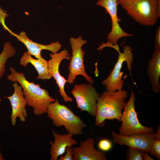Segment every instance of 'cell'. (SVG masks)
I'll return each mask as SVG.
<instances>
[{
	"label": "cell",
	"mask_w": 160,
	"mask_h": 160,
	"mask_svg": "<svg viewBox=\"0 0 160 160\" xmlns=\"http://www.w3.org/2000/svg\"><path fill=\"white\" fill-rule=\"evenodd\" d=\"M9 69L11 73L7 76V79L12 82H17L21 85L27 104L33 108L34 114L39 116L46 113L49 105L55 100L39 84L27 80L24 73L17 71L12 67Z\"/></svg>",
	"instance_id": "obj_1"
},
{
	"label": "cell",
	"mask_w": 160,
	"mask_h": 160,
	"mask_svg": "<svg viewBox=\"0 0 160 160\" xmlns=\"http://www.w3.org/2000/svg\"><path fill=\"white\" fill-rule=\"evenodd\" d=\"M128 94L127 91L124 89L114 92L106 90L102 93L97 102L95 125L104 127L106 119H116L121 121L122 111Z\"/></svg>",
	"instance_id": "obj_2"
},
{
	"label": "cell",
	"mask_w": 160,
	"mask_h": 160,
	"mask_svg": "<svg viewBox=\"0 0 160 160\" xmlns=\"http://www.w3.org/2000/svg\"><path fill=\"white\" fill-rule=\"evenodd\" d=\"M56 127L63 126L68 133L72 135H81L87 125L78 116L56 99L49 105L47 113Z\"/></svg>",
	"instance_id": "obj_3"
},
{
	"label": "cell",
	"mask_w": 160,
	"mask_h": 160,
	"mask_svg": "<svg viewBox=\"0 0 160 160\" xmlns=\"http://www.w3.org/2000/svg\"><path fill=\"white\" fill-rule=\"evenodd\" d=\"M105 47L112 48L118 53L119 55L117 61L113 69L105 79L102 81V83L105 86L106 90L110 92H114L122 90L124 84V80L122 79L123 72L121 71L122 64L124 61L126 62L127 68L129 73H131L133 63V55L132 52V48L127 45L123 47V52H121L118 44L113 45L108 42L104 43L100 45L97 48L99 51Z\"/></svg>",
	"instance_id": "obj_4"
},
{
	"label": "cell",
	"mask_w": 160,
	"mask_h": 160,
	"mask_svg": "<svg viewBox=\"0 0 160 160\" xmlns=\"http://www.w3.org/2000/svg\"><path fill=\"white\" fill-rule=\"evenodd\" d=\"M121 6L141 25H153L160 17V0H133Z\"/></svg>",
	"instance_id": "obj_5"
},
{
	"label": "cell",
	"mask_w": 160,
	"mask_h": 160,
	"mask_svg": "<svg viewBox=\"0 0 160 160\" xmlns=\"http://www.w3.org/2000/svg\"><path fill=\"white\" fill-rule=\"evenodd\" d=\"M135 97L131 90L129 100L125 103L124 112L121 119L122 124L119 129V134L129 136L138 133H153L154 129L152 127L145 126L139 122L136 112L134 104Z\"/></svg>",
	"instance_id": "obj_6"
},
{
	"label": "cell",
	"mask_w": 160,
	"mask_h": 160,
	"mask_svg": "<svg viewBox=\"0 0 160 160\" xmlns=\"http://www.w3.org/2000/svg\"><path fill=\"white\" fill-rule=\"evenodd\" d=\"M70 42L72 50V56L68 67L69 71L67 82L70 84H73L77 76L80 75L84 76L91 84H94L92 78L86 73L84 63L85 52L82 49V47L87 41L80 36L77 38L71 37Z\"/></svg>",
	"instance_id": "obj_7"
},
{
	"label": "cell",
	"mask_w": 160,
	"mask_h": 160,
	"mask_svg": "<svg viewBox=\"0 0 160 160\" xmlns=\"http://www.w3.org/2000/svg\"><path fill=\"white\" fill-rule=\"evenodd\" d=\"M71 93L75 99L78 108L81 111L87 112L92 116H96L97 102L100 95L92 84H76Z\"/></svg>",
	"instance_id": "obj_8"
},
{
	"label": "cell",
	"mask_w": 160,
	"mask_h": 160,
	"mask_svg": "<svg viewBox=\"0 0 160 160\" xmlns=\"http://www.w3.org/2000/svg\"><path fill=\"white\" fill-rule=\"evenodd\" d=\"M111 134L114 143L137 148L149 153L153 141L157 138H160V126H158L156 133H138L125 136L112 131Z\"/></svg>",
	"instance_id": "obj_9"
},
{
	"label": "cell",
	"mask_w": 160,
	"mask_h": 160,
	"mask_svg": "<svg viewBox=\"0 0 160 160\" xmlns=\"http://www.w3.org/2000/svg\"><path fill=\"white\" fill-rule=\"evenodd\" d=\"M96 4L104 8L106 12L110 15L112 21V28L108 34V42L113 44H117L118 40L125 37L132 36V33L124 31L119 24V20L117 16V0H98Z\"/></svg>",
	"instance_id": "obj_10"
},
{
	"label": "cell",
	"mask_w": 160,
	"mask_h": 160,
	"mask_svg": "<svg viewBox=\"0 0 160 160\" xmlns=\"http://www.w3.org/2000/svg\"><path fill=\"white\" fill-rule=\"evenodd\" d=\"M51 59L48 61V71L52 77L53 78L59 88V92L65 102H72L73 98L68 96L66 93L64 89L65 85L67 82V79L62 76L59 71L60 64L63 60L66 59L70 60L68 51L65 49L59 53H51Z\"/></svg>",
	"instance_id": "obj_11"
},
{
	"label": "cell",
	"mask_w": 160,
	"mask_h": 160,
	"mask_svg": "<svg viewBox=\"0 0 160 160\" xmlns=\"http://www.w3.org/2000/svg\"><path fill=\"white\" fill-rule=\"evenodd\" d=\"M12 84L14 89L13 93L11 96L3 97L8 99L11 103L12 109L11 121L12 125L14 126L17 117L20 121L25 122L28 113L26 109L27 102L23 95L22 87L16 81L14 82Z\"/></svg>",
	"instance_id": "obj_12"
},
{
	"label": "cell",
	"mask_w": 160,
	"mask_h": 160,
	"mask_svg": "<svg viewBox=\"0 0 160 160\" xmlns=\"http://www.w3.org/2000/svg\"><path fill=\"white\" fill-rule=\"evenodd\" d=\"M6 30L11 35L16 37L18 40L23 43L26 47L29 53L37 59L43 58L41 53L43 50H49L52 53H57L62 47L61 44L58 41L52 42L47 45L41 44L30 39L24 31H23L19 34H17L12 32L8 27Z\"/></svg>",
	"instance_id": "obj_13"
},
{
	"label": "cell",
	"mask_w": 160,
	"mask_h": 160,
	"mask_svg": "<svg viewBox=\"0 0 160 160\" xmlns=\"http://www.w3.org/2000/svg\"><path fill=\"white\" fill-rule=\"evenodd\" d=\"M95 143L94 138L89 137L81 141L78 147H73L74 160H106L105 152L95 148Z\"/></svg>",
	"instance_id": "obj_14"
},
{
	"label": "cell",
	"mask_w": 160,
	"mask_h": 160,
	"mask_svg": "<svg viewBox=\"0 0 160 160\" xmlns=\"http://www.w3.org/2000/svg\"><path fill=\"white\" fill-rule=\"evenodd\" d=\"M52 133L54 140V142H49L51 145L49 152L51 160H57L60 156L65 153L67 147L77 144L76 140L72 138L73 135L70 134H61L53 130Z\"/></svg>",
	"instance_id": "obj_15"
},
{
	"label": "cell",
	"mask_w": 160,
	"mask_h": 160,
	"mask_svg": "<svg viewBox=\"0 0 160 160\" xmlns=\"http://www.w3.org/2000/svg\"><path fill=\"white\" fill-rule=\"evenodd\" d=\"M151 89L155 93L160 91V50H156L148 63L147 71Z\"/></svg>",
	"instance_id": "obj_16"
},
{
	"label": "cell",
	"mask_w": 160,
	"mask_h": 160,
	"mask_svg": "<svg viewBox=\"0 0 160 160\" xmlns=\"http://www.w3.org/2000/svg\"><path fill=\"white\" fill-rule=\"evenodd\" d=\"M29 63L31 64L37 71L38 76L36 78L37 79L49 80L52 78L48 71V61L43 58L35 59L27 51L21 57L20 64L26 66Z\"/></svg>",
	"instance_id": "obj_17"
},
{
	"label": "cell",
	"mask_w": 160,
	"mask_h": 160,
	"mask_svg": "<svg viewBox=\"0 0 160 160\" xmlns=\"http://www.w3.org/2000/svg\"><path fill=\"white\" fill-rule=\"evenodd\" d=\"M16 53L14 47L9 42H5L3 50L0 54V80L6 70V64L7 60L13 57Z\"/></svg>",
	"instance_id": "obj_18"
},
{
	"label": "cell",
	"mask_w": 160,
	"mask_h": 160,
	"mask_svg": "<svg viewBox=\"0 0 160 160\" xmlns=\"http://www.w3.org/2000/svg\"><path fill=\"white\" fill-rule=\"evenodd\" d=\"M144 151L133 148H129L127 151V160H143Z\"/></svg>",
	"instance_id": "obj_19"
},
{
	"label": "cell",
	"mask_w": 160,
	"mask_h": 160,
	"mask_svg": "<svg viewBox=\"0 0 160 160\" xmlns=\"http://www.w3.org/2000/svg\"><path fill=\"white\" fill-rule=\"evenodd\" d=\"M149 153L154 156L157 159H160V138H157L153 142Z\"/></svg>",
	"instance_id": "obj_20"
},
{
	"label": "cell",
	"mask_w": 160,
	"mask_h": 160,
	"mask_svg": "<svg viewBox=\"0 0 160 160\" xmlns=\"http://www.w3.org/2000/svg\"><path fill=\"white\" fill-rule=\"evenodd\" d=\"M112 145L111 142L109 140L107 139L100 140L98 144V148L104 152L110 150L111 149Z\"/></svg>",
	"instance_id": "obj_21"
},
{
	"label": "cell",
	"mask_w": 160,
	"mask_h": 160,
	"mask_svg": "<svg viewBox=\"0 0 160 160\" xmlns=\"http://www.w3.org/2000/svg\"><path fill=\"white\" fill-rule=\"evenodd\" d=\"M66 153L63 156H60L58 158L59 160H74L73 156L72 146H68L66 149Z\"/></svg>",
	"instance_id": "obj_22"
},
{
	"label": "cell",
	"mask_w": 160,
	"mask_h": 160,
	"mask_svg": "<svg viewBox=\"0 0 160 160\" xmlns=\"http://www.w3.org/2000/svg\"><path fill=\"white\" fill-rule=\"evenodd\" d=\"M155 49L160 50V26L157 28L154 37Z\"/></svg>",
	"instance_id": "obj_23"
},
{
	"label": "cell",
	"mask_w": 160,
	"mask_h": 160,
	"mask_svg": "<svg viewBox=\"0 0 160 160\" xmlns=\"http://www.w3.org/2000/svg\"><path fill=\"white\" fill-rule=\"evenodd\" d=\"M148 153L144 152L143 156V160H154L148 154Z\"/></svg>",
	"instance_id": "obj_24"
},
{
	"label": "cell",
	"mask_w": 160,
	"mask_h": 160,
	"mask_svg": "<svg viewBox=\"0 0 160 160\" xmlns=\"http://www.w3.org/2000/svg\"><path fill=\"white\" fill-rule=\"evenodd\" d=\"M133 0H117V4L118 5H122Z\"/></svg>",
	"instance_id": "obj_25"
},
{
	"label": "cell",
	"mask_w": 160,
	"mask_h": 160,
	"mask_svg": "<svg viewBox=\"0 0 160 160\" xmlns=\"http://www.w3.org/2000/svg\"><path fill=\"white\" fill-rule=\"evenodd\" d=\"M1 144L0 143V160H4L5 159L3 158V155L1 153V148H0Z\"/></svg>",
	"instance_id": "obj_26"
},
{
	"label": "cell",
	"mask_w": 160,
	"mask_h": 160,
	"mask_svg": "<svg viewBox=\"0 0 160 160\" xmlns=\"http://www.w3.org/2000/svg\"><path fill=\"white\" fill-rule=\"evenodd\" d=\"M1 99L0 98V103L1 102Z\"/></svg>",
	"instance_id": "obj_27"
}]
</instances>
